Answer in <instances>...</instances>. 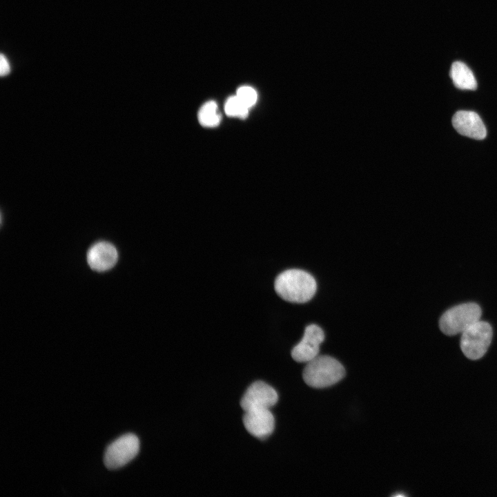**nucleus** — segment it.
<instances>
[{
	"instance_id": "f257e3e1",
	"label": "nucleus",
	"mask_w": 497,
	"mask_h": 497,
	"mask_svg": "<svg viewBox=\"0 0 497 497\" xmlns=\"http://www.w3.org/2000/svg\"><path fill=\"white\" fill-rule=\"evenodd\" d=\"M276 293L285 301L304 303L315 295L317 284L314 277L300 269H289L279 274L274 283Z\"/></svg>"
},
{
	"instance_id": "f03ea898",
	"label": "nucleus",
	"mask_w": 497,
	"mask_h": 497,
	"mask_svg": "<svg viewBox=\"0 0 497 497\" xmlns=\"http://www.w3.org/2000/svg\"><path fill=\"white\" fill-rule=\"evenodd\" d=\"M345 375L342 364L329 355H318L308 362L303 371L305 383L313 388H325L339 382Z\"/></svg>"
},
{
	"instance_id": "7ed1b4c3",
	"label": "nucleus",
	"mask_w": 497,
	"mask_h": 497,
	"mask_svg": "<svg viewBox=\"0 0 497 497\" xmlns=\"http://www.w3.org/2000/svg\"><path fill=\"white\" fill-rule=\"evenodd\" d=\"M481 309L476 303L468 302L455 306L443 313L439 321L441 331L447 335L462 333L480 320Z\"/></svg>"
},
{
	"instance_id": "20e7f679",
	"label": "nucleus",
	"mask_w": 497,
	"mask_h": 497,
	"mask_svg": "<svg viewBox=\"0 0 497 497\" xmlns=\"http://www.w3.org/2000/svg\"><path fill=\"white\" fill-rule=\"evenodd\" d=\"M491 325L480 320L461 333L460 348L470 360L481 358L487 352L492 339Z\"/></svg>"
},
{
	"instance_id": "39448f33",
	"label": "nucleus",
	"mask_w": 497,
	"mask_h": 497,
	"mask_svg": "<svg viewBox=\"0 0 497 497\" xmlns=\"http://www.w3.org/2000/svg\"><path fill=\"white\" fill-rule=\"evenodd\" d=\"M139 449V440L133 433L124 434L106 448L104 462L109 469H119L130 460L138 454Z\"/></svg>"
},
{
	"instance_id": "423d86ee",
	"label": "nucleus",
	"mask_w": 497,
	"mask_h": 497,
	"mask_svg": "<svg viewBox=\"0 0 497 497\" xmlns=\"http://www.w3.org/2000/svg\"><path fill=\"white\" fill-rule=\"evenodd\" d=\"M278 400L276 391L270 385L262 381L251 384L246 389L240 401V406L244 411L260 409H270Z\"/></svg>"
},
{
	"instance_id": "0eeeda50",
	"label": "nucleus",
	"mask_w": 497,
	"mask_h": 497,
	"mask_svg": "<svg viewBox=\"0 0 497 497\" xmlns=\"http://www.w3.org/2000/svg\"><path fill=\"white\" fill-rule=\"evenodd\" d=\"M324 339L323 330L316 324H310L305 328L300 342L291 351L293 359L299 362H308L317 357L320 345Z\"/></svg>"
},
{
	"instance_id": "6e6552de",
	"label": "nucleus",
	"mask_w": 497,
	"mask_h": 497,
	"mask_svg": "<svg viewBox=\"0 0 497 497\" xmlns=\"http://www.w3.org/2000/svg\"><path fill=\"white\" fill-rule=\"evenodd\" d=\"M243 423L246 431L258 438L270 436L275 428V418L269 409L244 411Z\"/></svg>"
},
{
	"instance_id": "1a4fd4ad",
	"label": "nucleus",
	"mask_w": 497,
	"mask_h": 497,
	"mask_svg": "<svg viewBox=\"0 0 497 497\" xmlns=\"http://www.w3.org/2000/svg\"><path fill=\"white\" fill-rule=\"evenodd\" d=\"M452 125L460 135L474 139H483L487 135L486 127L480 116L474 111L458 110L452 117Z\"/></svg>"
},
{
	"instance_id": "9d476101",
	"label": "nucleus",
	"mask_w": 497,
	"mask_h": 497,
	"mask_svg": "<svg viewBox=\"0 0 497 497\" xmlns=\"http://www.w3.org/2000/svg\"><path fill=\"white\" fill-rule=\"evenodd\" d=\"M118 259L116 248L107 242L93 244L87 253V261L90 268L97 271H105L113 268Z\"/></svg>"
},
{
	"instance_id": "9b49d317",
	"label": "nucleus",
	"mask_w": 497,
	"mask_h": 497,
	"mask_svg": "<svg viewBox=\"0 0 497 497\" xmlns=\"http://www.w3.org/2000/svg\"><path fill=\"white\" fill-rule=\"evenodd\" d=\"M449 75L454 86L459 89L474 90L477 88V82L472 71L463 62H454Z\"/></svg>"
},
{
	"instance_id": "f8f14e48",
	"label": "nucleus",
	"mask_w": 497,
	"mask_h": 497,
	"mask_svg": "<svg viewBox=\"0 0 497 497\" xmlns=\"http://www.w3.org/2000/svg\"><path fill=\"white\" fill-rule=\"evenodd\" d=\"M199 124L204 127H215L221 121V115L217 111V105L214 101L205 103L198 113Z\"/></svg>"
},
{
	"instance_id": "ddd939ff",
	"label": "nucleus",
	"mask_w": 497,
	"mask_h": 497,
	"mask_svg": "<svg viewBox=\"0 0 497 497\" xmlns=\"http://www.w3.org/2000/svg\"><path fill=\"white\" fill-rule=\"evenodd\" d=\"M248 108L246 106L236 95L230 97L224 105L226 114L229 117L244 119L248 114Z\"/></svg>"
},
{
	"instance_id": "4468645a",
	"label": "nucleus",
	"mask_w": 497,
	"mask_h": 497,
	"mask_svg": "<svg viewBox=\"0 0 497 497\" xmlns=\"http://www.w3.org/2000/svg\"><path fill=\"white\" fill-rule=\"evenodd\" d=\"M236 96L248 108L255 104L257 97L255 89L248 86L240 87L237 90Z\"/></svg>"
},
{
	"instance_id": "2eb2a0df",
	"label": "nucleus",
	"mask_w": 497,
	"mask_h": 497,
	"mask_svg": "<svg viewBox=\"0 0 497 497\" xmlns=\"http://www.w3.org/2000/svg\"><path fill=\"white\" fill-rule=\"evenodd\" d=\"M10 70V64L6 59V57L3 55H1V59H0V73L1 75L5 76L7 75Z\"/></svg>"
}]
</instances>
